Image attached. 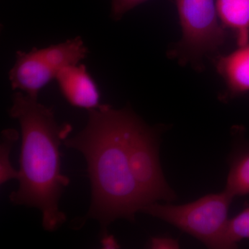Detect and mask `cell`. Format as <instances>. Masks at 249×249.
<instances>
[{"label": "cell", "instance_id": "1", "mask_svg": "<svg viewBox=\"0 0 249 249\" xmlns=\"http://www.w3.org/2000/svg\"><path fill=\"white\" fill-rule=\"evenodd\" d=\"M89 111L85 129L63 143L84 156L91 187L89 211L83 219L99 222L101 236L118 219L134 222L146 206L131 171L129 127L134 115L129 108L116 109L101 105ZM83 222V224H84Z\"/></svg>", "mask_w": 249, "mask_h": 249}, {"label": "cell", "instance_id": "10", "mask_svg": "<svg viewBox=\"0 0 249 249\" xmlns=\"http://www.w3.org/2000/svg\"><path fill=\"white\" fill-rule=\"evenodd\" d=\"M229 157V173L224 191L232 198L249 195V142L237 140Z\"/></svg>", "mask_w": 249, "mask_h": 249}, {"label": "cell", "instance_id": "13", "mask_svg": "<svg viewBox=\"0 0 249 249\" xmlns=\"http://www.w3.org/2000/svg\"><path fill=\"white\" fill-rule=\"evenodd\" d=\"M149 0H111V17L119 20L126 13Z\"/></svg>", "mask_w": 249, "mask_h": 249}, {"label": "cell", "instance_id": "6", "mask_svg": "<svg viewBox=\"0 0 249 249\" xmlns=\"http://www.w3.org/2000/svg\"><path fill=\"white\" fill-rule=\"evenodd\" d=\"M160 134L134 114L128 135V155L131 171L147 205L176 199L160 168Z\"/></svg>", "mask_w": 249, "mask_h": 249}, {"label": "cell", "instance_id": "14", "mask_svg": "<svg viewBox=\"0 0 249 249\" xmlns=\"http://www.w3.org/2000/svg\"><path fill=\"white\" fill-rule=\"evenodd\" d=\"M147 247L153 249H176L180 245L178 240L170 237H153L147 244Z\"/></svg>", "mask_w": 249, "mask_h": 249}, {"label": "cell", "instance_id": "5", "mask_svg": "<svg viewBox=\"0 0 249 249\" xmlns=\"http://www.w3.org/2000/svg\"><path fill=\"white\" fill-rule=\"evenodd\" d=\"M182 38L172 51L181 63L196 62L224 44L226 33L214 0H175Z\"/></svg>", "mask_w": 249, "mask_h": 249}, {"label": "cell", "instance_id": "15", "mask_svg": "<svg viewBox=\"0 0 249 249\" xmlns=\"http://www.w3.org/2000/svg\"><path fill=\"white\" fill-rule=\"evenodd\" d=\"M101 245L104 249H119L120 248L119 242L116 240L114 235H107L101 236Z\"/></svg>", "mask_w": 249, "mask_h": 249}, {"label": "cell", "instance_id": "11", "mask_svg": "<svg viewBox=\"0 0 249 249\" xmlns=\"http://www.w3.org/2000/svg\"><path fill=\"white\" fill-rule=\"evenodd\" d=\"M16 129H6L1 132L0 141V183L1 185L18 178V171L14 170L10 161V154L14 144L19 139Z\"/></svg>", "mask_w": 249, "mask_h": 249}, {"label": "cell", "instance_id": "7", "mask_svg": "<svg viewBox=\"0 0 249 249\" xmlns=\"http://www.w3.org/2000/svg\"><path fill=\"white\" fill-rule=\"evenodd\" d=\"M55 79L67 101L88 111L99 107L100 92L84 65H71L59 72Z\"/></svg>", "mask_w": 249, "mask_h": 249}, {"label": "cell", "instance_id": "8", "mask_svg": "<svg viewBox=\"0 0 249 249\" xmlns=\"http://www.w3.org/2000/svg\"><path fill=\"white\" fill-rule=\"evenodd\" d=\"M216 68L227 85L224 99L233 98L249 91V43L229 55L219 56Z\"/></svg>", "mask_w": 249, "mask_h": 249}, {"label": "cell", "instance_id": "12", "mask_svg": "<svg viewBox=\"0 0 249 249\" xmlns=\"http://www.w3.org/2000/svg\"><path fill=\"white\" fill-rule=\"evenodd\" d=\"M227 236L231 249L237 248L241 241L249 239V206L229 219Z\"/></svg>", "mask_w": 249, "mask_h": 249}, {"label": "cell", "instance_id": "9", "mask_svg": "<svg viewBox=\"0 0 249 249\" xmlns=\"http://www.w3.org/2000/svg\"><path fill=\"white\" fill-rule=\"evenodd\" d=\"M219 21L235 34L239 47L249 43V0H215Z\"/></svg>", "mask_w": 249, "mask_h": 249}, {"label": "cell", "instance_id": "4", "mask_svg": "<svg viewBox=\"0 0 249 249\" xmlns=\"http://www.w3.org/2000/svg\"><path fill=\"white\" fill-rule=\"evenodd\" d=\"M88 49L81 37L44 49L18 52L9 80L14 89L37 98L38 93L65 67L78 65L86 58Z\"/></svg>", "mask_w": 249, "mask_h": 249}, {"label": "cell", "instance_id": "3", "mask_svg": "<svg viewBox=\"0 0 249 249\" xmlns=\"http://www.w3.org/2000/svg\"><path fill=\"white\" fill-rule=\"evenodd\" d=\"M232 197L227 191L209 194L183 205L152 203L140 212L158 218L200 241L209 249H231L228 240Z\"/></svg>", "mask_w": 249, "mask_h": 249}, {"label": "cell", "instance_id": "2", "mask_svg": "<svg viewBox=\"0 0 249 249\" xmlns=\"http://www.w3.org/2000/svg\"><path fill=\"white\" fill-rule=\"evenodd\" d=\"M9 115L18 121L22 133L19 187L10 201L40 210L42 227L53 232L67 220L59 202L70 179L61 173L60 146L71 133V124H59L52 108L22 91L13 96Z\"/></svg>", "mask_w": 249, "mask_h": 249}]
</instances>
